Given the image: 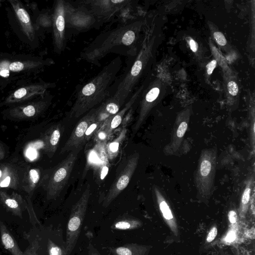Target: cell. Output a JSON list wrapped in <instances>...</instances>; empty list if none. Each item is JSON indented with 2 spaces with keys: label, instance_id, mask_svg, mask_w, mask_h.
<instances>
[{
  "label": "cell",
  "instance_id": "1",
  "mask_svg": "<svg viewBox=\"0 0 255 255\" xmlns=\"http://www.w3.org/2000/svg\"><path fill=\"white\" fill-rule=\"evenodd\" d=\"M139 24L129 22L98 36L83 51L82 58L97 64L107 54L113 52L131 55L132 48L137 40Z\"/></svg>",
  "mask_w": 255,
  "mask_h": 255
},
{
  "label": "cell",
  "instance_id": "2",
  "mask_svg": "<svg viewBox=\"0 0 255 255\" xmlns=\"http://www.w3.org/2000/svg\"><path fill=\"white\" fill-rule=\"evenodd\" d=\"M122 65L121 58L116 57L81 88L70 111V118L80 117L107 99Z\"/></svg>",
  "mask_w": 255,
  "mask_h": 255
},
{
  "label": "cell",
  "instance_id": "3",
  "mask_svg": "<svg viewBox=\"0 0 255 255\" xmlns=\"http://www.w3.org/2000/svg\"><path fill=\"white\" fill-rule=\"evenodd\" d=\"M217 150L203 149L200 155L194 175V182L200 197L207 200L211 196L214 185Z\"/></svg>",
  "mask_w": 255,
  "mask_h": 255
},
{
  "label": "cell",
  "instance_id": "4",
  "mask_svg": "<svg viewBox=\"0 0 255 255\" xmlns=\"http://www.w3.org/2000/svg\"><path fill=\"white\" fill-rule=\"evenodd\" d=\"M90 196V188L88 186L72 208L66 229V243L64 248L65 255H70L77 243L85 216Z\"/></svg>",
  "mask_w": 255,
  "mask_h": 255
},
{
  "label": "cell",
  "instance_id": "5",
  "mask_svg": "<svg viewBox=\"0 0 255 255\" xmlns=\"http://www.w3.org/2000/svg\"><path fill=\"white\" fill-rule=\"evenodd\" d=\"M80 150L71 151L51 173L46 184L47 199H52L58 196L66 185Z\"/></svg>",
  "mask_w": 255,
  "mask_h": 255
},
{
  "label": "cell",
  "instance_id": "6",
  "mask_svg": "<svg viewBox=\"0 0 255 255\" xmlns=\"http://www.w3.org/2000/svg\"><path fill=\"white\" fill-rule=\"evenodd\" d=\"M29 166L17 159L0 161V190L9 188L20 191Z\"/></svg>",
  "mask_w": 255,
  "mask_h": 255
},
{
  "label": "cell",
  "instance_id": "7",
  "mask_svg": "<svg viewBox=\"0 0 255 255\" xmlns=\"http://www.w3.org/2000/svg\"><path fill=\"white\" fill-rule=\"evenodd\" d=\"M139 154L131 155L118 177L114 180L103 203L104 207H108L112 202L127 187L137 166Z\"/></svg>",
  "mask_w": 255,
  "mask_h": 255
},
{
  "label": "cell",
  "instance_id": "8",
  "mask_svg": "<svg viewBox=\"0 0 255 255\" xmlns=\"http://www.w3.org/2000/svg\"><path fill=\"white\" fill-rule=\"evenodd\" d=\"M95 17L109 18L131 5V0H87L81 1Z\"/></svg>",
  "mask_w": 255,
  "mask_h": 255
},
{
  "label": "cell",
  "instance_id": "9",
  "mask_svg": "<svg viewBox=\"0 0 255 255\" xmlns=\"http://www.w3.org/2000/svg\"><path fill=\"white\" fill-rule=\"evenodd\" d=\"M96 118V108H94L81 119L61 148L60 153L63 154L81 149L83 145V141L85 132L90 125L95 121Z\"/></svg>",
  "mask_w": 255,
  "mask_h": 255
},
{
  "label": "cell",
  "instance_id": "10",
  "mask_svg": "<svg viewBox=\"0 0 255 255\" xmlns=\"http://www.w3.org/2000/svg\"><path fill=\"white\" fill-rule=\"evenodd\" d=\"M66 23V1L57 0L53 15V29L54 43L58 52L64 48Z\"/></svg>",
  "mask_w": 255,
  "mask_h": 255
},
{
  "label": "cell",
  "instance_id": "11",
  "mask_svg": "<svg viewBox=\"0 0 255 255\" xmlns=\"http://www.w3.org/2000/svg\"><path fill=\"white\" fill-rule=\"evenodd\" d=\"M157 207L164 222L176 242H179L180 231L178 222L168 201L156 187L153 189Z\"/></svg>",
  "mask_w": 255,
  "mask_h": 255
},
{
  "label": "cell",
  "instance_id": "12",
  "mask_svg": "<svg viewBox=\"0 0 255 255\" xmlns=\"http://www.w3.org/2000/svg\"><path fill=\"white\" fill-rule=\"evenodd\" d=\"M96 17L84 6L74 7L66 2V22L77 29L89 28L94 24Z\"/></svg>",
  "mask_w": 255,
  "mask_h": 255
},
{
  "label": "cell",
  "instance_id": "13",
  "mask_svg": "<svg viewBox=\"0 0 255 255\" xmlns=\"http://www.w3.org/2000/svg\"><path fill=\"white\" fill-rule=\"evenodd\" d=\"M189 118L179 117L174 124L171 132V139L164 147L163 151L167 155L175 153L178 149L183 140L188 128Z\"/></svg>",
  "mask_w": 255,
  "mask_h": 255
},
{
  "label": "cell",
  "instance_id": "14",
  "mask_svg": "<svg viewBox=\"0 0 255 255\" xmlns=\"http://www.w3.org/2000/svg\"><path fill=\"white\" fill-rule=\"evenodd\" d=\"M0 201L7 211L22 218V212L27 207L25 201L19 194L13 192L11 194L0 190Z\"/></svg>",
  "mask_w": 255,
  "mask_h": 255
},
{
  "label": "cell",
  "instance_id": "15",
  "mask_svg": "<svg viewBox=\"0 0 255 255\" xmlns=\"http://www.w3.org/2000/svg\"><path fill=\"white\" fill-rule=\"evenodd\" d=\"M140 90L136 91L127 100L122 108L115 115L106 119L103 126L109 136L122 123L125 116L131 109L137 100Z\"/></svg>",
  "mask_w": 255,
  "mask_h": 255
},
{
  "label": "cell",
  "instance_id": "16",
  "mask_svg": "<svg viewBox=\"0 0 255 255\" xmlns=\"http://www.w3.org/2000/svg\"><path fill=\"white\" fill-rule=\"evenodd\" d=\"M16 17L18 20L23 32L30 40L34 39V29L30 16L22 4L17 0H10Z\"/></svg>",
  "mask_w": 255,
  "mask_h": 255
},
{
  "label": "cell",
  "instance_id": "17",
  "mask_svg": "<svg viewBox=\"0 0 255 255\" xmlns=\"http://www.w3.org/2000/svg\"><path fill=\"white\" fill-rule=\"evenodd\" d=\"M63 128L60 125H57L49 129L44 136L43 149L51 156L55 152L62 135Z\"/></svg>",
  "mask_w": 255,
  "mask_h": 255
},
{
  "label": "cell",
  "instance_id": "18",
  "mask_svg": "<svg viewBox=\"0 0 255 255\" xmlns=\"http://www.w3.org/2000/svg\"><path fill=\"white\" fill-rule=\"evenodd\" d=\"M40 169L28 167L23 180L22 190L30 197L41 181H43Z\"/></svg>",
  "mask_w": 255,
  "mask_h": 255
},
{
  "label": "cell",
  "instance_id": "19",
  "mask_svg": "<svg viewBox=\"0 0 255 255\" xmlns=\"http://www.w3.org/2000/svg\"><path fill=\"white\" fill-rule=\"evenodd\" d=\"M152 246L128 244L111 249L113 255H148Z\"/></svg>",
  "mask_w": 255,
  "mask_h": 255
},
{
  "label": "cell",
  "instance_id": "20",
  "mask_svg": "<svg viewBox=\"0 0 255 255\" xmlns=\"http://www.w3.org/2000/svg\"><path fill=\"white\" fill-rule=\"evenodd\" d=\"M46 87L42 85H32L20 88L16 90L7 100V102H14L26 99L33 95L44 92Z\"/></svg>",
  "mask_w": 255,
  "mask_h": 255
},
{
  "label": "cell",
  "instance_id": "21",
  "mask_svg": "<svg viewBox=\"0 0 255 255\" xmlns=\"http://www.w3.org/2000/svg\"><path fill=\"white\" fill-rule=\"evenodd\" d=\"M0 233L2 245L12 255H24L19 248L13 236L2 222H0Z\"/></svg>",
  "mask_w": 255,
  "mask_h": 255
},
{
  "label": "cell",
  "instance_id": "22",
  "mask_svg": "<svg viewBox=\"0 0 255 255\" xmlns=\"http://www.w3.org/2000/svg\"><path fill=\"white\" fill-rule=\"evenodd\" d=\"M47 106L45 102H39L34 105H28L20 108V110L17 109L13 113L14 117L18 118H26L33 117L39 114Z\"/></svg>",
  "mask_w": 255,
  "mask_h": 255
},
{
  "label": "cell",
  "instance_id": "23",
  "mask_svg": "<svg viewBox=\"0 0 255 255\" xmlns=\"http://www.w3.org/2000/svg\"><path fill=\"white\" fill-rule=\"evenodd\" d=\"M253 185V179L251 177L247 182L246 185L242 195L238 209L239 215L241 218H245L248 211L251 194Z\"/></svg>",
  "mask_w": 255,
  "mask_h": 255
},
{
  "label": "cell",
  "instance_id": "24",
  "mask_svg": "<svg viewBox=\"0 0 255 255\" xmlns=\"http://www.w3.org/2000/svg\"><path fill=\"white\" fill-rule=\"evenodd\" d=\"M142 224V222L138 219L125 217L116 221L112 228L114 230H130L139 228Z\"/></svg>",
  "mask_w": 255,
  "mask_h": 255
},
{
  "label": "cell",
  "instance_id": "25",
  "mask_svg": "<svg viewBox=\"0 0 255 255\" xmlns=\"http://www.w3.org/2000/svg\"><path fill=\"white\" fill-rule=\"evenodd\" d=\"M127 131V128H123L117 137L107 146V155L110 159H113L117 156L122 144L126 137Z\"/></svg>",
  "mask_w": 255,
  "mask_h": 255
},
{
  "label": "cell",
  "instance_id": "26",
  "mask_svg": "<svg viewBox=\"0 0 255 255\" xmlns=\"http://www.w3.org/2000/svg\"><path fill=\"white\" fill-rule=\"evenodd\" d=\"M105 122V121H104ZM104 122L99 120L97 118L88 127L84 136L83 145L87 142L93 135L96 133L98 130L102 127Z\"/></svg>",
  "mask_w": 255,
  "mask_h": 255
},
{
  "label": "cell",
  "instance_id": "27",
  "mask_svg": "<svg viewBox=\"0 0 255 255\" xmlns=\"http://www.w3.org/2000/svg\"><path fill=\"white\" fill-rule=\"evenodd\" d=\"M218 235V227L216 224L212 225L208 231L204 244V247L208 249L212 243L215 240Z\"/></svg>",
  "mask_w": 255,
  "mask_h": 255
},
{
  "label": "cell",
  "instance_id": "28",
  "mask_svg": "<svg viewBox=\"0 0 255 255\" xmlns=\"http://www.w3.org/2000/svg\"><path fill=\"white\" fill-rule=\"evenodd\" d=\"M47 250L48 255H65L64 249L62 250L50 240L48 242Z\"/></svg>",
  "mask_w": 255,
  "mask_h": 255
},
{
  "label": "cell",
  "instance_id": "29",
  "mask_svg": "<svg viewBox=\"0 0 255 255\" xmlns=\"http://www.w3.org/2000/svg\"><path fill=\"white\" fill-rule=\"evenodd\" d=\"M24 67V64L22 62L15 61L9 65L8 70L12 72H18L22 70Z\"/></svg>",
  "mask_w": 255,
  "mask_h": 255
},
{
  "label": "cell",
  "instance_id": "30",
  "mask_svg": "<svg viewBox=\"0 0 255 255\" xmlns=\"http://www.w3.org/2000/svg\"><path fill=\"white\" fill-rule=\"evenodd\" d=\"M213 35L216 41L220 45L224 46L226 44L227 40L223 33L218 31L215 32Z\"/></svg>",
  "mask_w": 255,
  "mask_h": 255
},
{
  "label": "cell",
  "instance_id": "31",
  "mask_svg": "<svg viewBox=\"0 0 255 255\" xmlns=\"http://www.w3.org/2000/svg\"><path fill=\"white\" fill-rule=\"evenodd\" d=\"M228 90L229 93L232 96H236L238 93V86L234 81H231L228 84Z\"/></svg>",
  "mask_w": 255,
  "mask_h": 255
},
{
  "label": "cell",
  "instance_id": "32",
  "mask_svg": "<svg viewBox=\"0 0 255 255\" xmlns=\"http://www.w3.org/2000/svg\"><path fill=\"white\" fill-rule=\"evenodd\" d=\"M108 137L107 132L103 127H102L98 130L97 132L96 137L98 141H104Z\"/></svg>",
  "mask_w": 255,
  "mask_h": 255
},
{
  "label": "cell",
  "instance_id": "33",
  "mask_svg": "<svg viewBox=\"0 0 255 255\" xmlns=\"http://www.w3.org/2000/svg\"><path fill=\"white\" fill-rule=\"evenodd\" d=\"M228 220L230 223L233 224L237 221V214L234 210H230L228 213Z\"/></svg>",
  "mask_w": 255,
  "mask_h": 255
},
{
  "label": "cell",
  "instance_id": "34",
  "mask_svg": "<svg viewBox=\"0 0 255 255\" xmlns=\"http://www.w3.org/2000/svg\"><path fill=\"white\" fill-rule=\"evenodd\" d=\"M217 65V61L213 60L207 65V71L208 75H211Z\"/></svg>",
  "mask_w": 255,
  "mask_h": 255
},
{
  "label": "cell",
  "instance_id": "35",
  "mask_svg": "<svg viewBox=\"0 0 255 255\" xmlns=\"http://www.w3.org/2000/svg\"><path fill=\"white\" fill-rule=\"evenodd\" d=\"M88 255H101L99 251L91 244L88 247Z\"/></svg>",
  "mask_w": 255,
  "mask_h": 255
},
{
  "label": "cell",
  "instance_id": "36",
  "mask_svg": "<svg viewBox=\"0 0 255 255\" xmlns=\"http://www.w3.org/2000/svg\"><path fill=\"white\" fill-rule=\"evenodd\" d=\"M189 43L191 49L193 52H196L198 47V44L197 43V42L195 41H194L193 39L191 38L190 39Z\"/></svg>",
  "mask_w": 255,
  "mask_h": 255
},
{
  "label": "cell",
  "instance_id": "37",
  "mask_svg": "<svg viewBox=\"0 0 255 255\" xmlns=\"http://www.w3.org/2000/svg\"><path fill=\"white\" fill-rule=\"evenodd\" d=\"M6 155V151L4 145L0 141V161H2L5 157Z\"/></svg>",
  "mask_w": 255,
  "mask_h": 255
},
{
  "label": "cell",
  "instance_id": "38",
  "mask_svg": "<svg viewBox=\"0 0 255 255\" xmlns=\"http://www.w3.org/2000/svg\"><path fill=\"white\" fill-rule=\"evenodd\" d=\"M9 75V72L8 69H0V76L3 77H8Z\"/></svg>",
  "mask_w": 255,
  "mask_h": 255
},
{
  "label": "cell",
  "instance_id": "39",
  "mask_svg": "<svg viewBox=\"0 0 255 255\" xmlns=\"http://www.w3.org/2000/svg\"><path fill=\"white\" fill-rule=\"evenodd\" d=\"M214 255H230L228 252L224 250H221L218 251L216 252V254H215Z\"/></svg>",
  "mask_w": 255,
  "mask_h": 255
}]
</instances>
